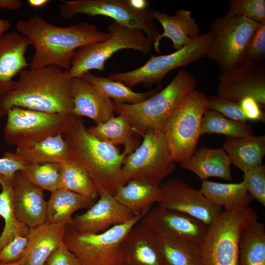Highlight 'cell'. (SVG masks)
Segmentation results:
<instances>
[{"label": "cell", "mask_w": 265, "mask_h": 265, "mask_svg": "<svg viewBox=\"0 0 265 265\" xmlns=\"http://www.w3.org/2000/svg\"><path fill=\"white\" fill-rule=\"evenodd\" d=\"M16 27L18 32L30 40L35 49L30 64L32 69L53 65L69 70L77 49L110 36L108 32L101 31L87 22L61 27L37 15L26 20H19Z\"/></svg>", "instance_id": "cell-1"}, {"label": "cell", "mask_w": 265, "mask_h": 265, "mask_svg": "<svg viewBox=\"0 0 265 265\" xmlns=\"http://www.w3.org/2000/svg\"><path fill=\"white\" fill-rule=\"evenodd\" d=\"M13 89L0 98V118L19 107L43 112L72 114L73 79L56 66L24 69Z\"/></svg>", "instance_id": "cell-2"}, {"label": "cell", "mask_w": 265, "mask_h": 265, "mask_svg": "<svg viewBox=\"0 0 265 265\" xmlns=\"http://www.w3.org/2000/svg\"><path fill=\"white\" fill-rule=\"evenodd\" d=\"M63 136L69 143L71 158L87 169L99 194L106 192L114 196L125 185L121 168L126 154L89 133L80 117L69 115Z\"/></svg>", "instance_id": "cell-3"}, {"label": "cell", "mask_w": 265, "mask_h": 265, "mask_svg": "<svg viewBox=\"0 0 265 265\" xmlns=\"http://www.w3.org/2000/svg\"><path fill=\"white\" fill-rule=\"evenodd\" d=\"M196 84L193 76L185 69L180 70L165 88L146 100L135 104L113 102L114 112L126 117L140 136L160 132L168 115Z\"/></svg>", "instance_id": "cell-4"}, {"label": "cell", "mask_w": 265, "mask_h": 265, "mask_svg": "<svg viewBox=\"0 0 265 265\" xmlns=\"http://www.w3.org/2000/svg\"><path fill=\"white\" fill-rule=\"evenodd\" d=\"M208 110L205 94L194 88L183 97L164 122L160 132L175 162L186 161L196 151L201 121Z\"/></svg>", "instance_id": "cell-5"}, {"label": "cell", "mask_w": 265, "mask_h": 265, "mask_svg": "<svg viewBox=\"0 0 265 265\" xmlns=\"http://www.w3.org/2000/svg\"><path fill=\"white\" fill-rule=\"evenodd\" d=\"M259 218L251 208L222 211L207 226L200 243L202 265H238V243L242 230Z\"/></svg>", "instance_id": "cell-6"}, {"label": "cell", "mask_w": 265, "mask_h": 265, "mask_svg": "<svg viewBox=\"0 0 265 265\" xmlns=\"http://www.w3.org/2000/svg\"><path fill=\"white\" fill-rule=\"evenodd\" d=\"M107 32L110 36L106 40L87 44L76 50L68 70L71 78L81 77L92 70L104 71L106 61L118 51L131 49L144 55L151 51V43L140 29L113 21L108 25Z\"/></svg>", "instance_id": "cell-7"}, {"label": "cell", "mask_w": 265, "mask_h": 265, "mask_svg": "<svg viewBox=\"0 0 265 265\" xmlns=\"http://www.w3.org/2000/svg\"><path fill=\"white\" fill-rule=\"evenodd\" d=\"M142 217L137 216L98 234L80 233L67 225L63 243L80 265H121L122 242Z\"/></svg>", "instance_id": "cell-8"}, {"label": "cell", "mask_w": 265, "mask_h": 265, "mask_svg": "<svg viewBox=\"0 0 265 265\" xmlns=\"http://www.w3.org/2000/svg\"><path fill=\"white\" fill-rule=\"evenodd\" d=\"M139 146L127 155L123 162L121 177L125 184L135 179L159 186L176 169L167 141L160 132L149 131Z\"/></svg>", "instance_id": "cell-9"}, {"label": "cell", "mask_w": 265, "mask_h": 265, "mask_svg": "<svg viewBox=\"0 0 265 265\" xmlns=\"http://www.w3.org/2000/svg\"><path fill=\"white\" fill-rule=\"evenodd\" d=\"M212 40L210 31L199 34L179 50L166 55H151L140 67L128 72L113 73L108 78L128 87L139 83L148 85L160 83L171 71L206 57Z\"/></svg>", "instance_id": "cell-10"}, {"label": "cell", "mask_w": 265, "mask_h": 265, "mask_svg": "<svg viewBox=\"0 0 265 265\" xmlns=\"http://www.w3.org/2000/svg\"><path fill=\"white\" fill-rule=\"evenodd\" d=\"M60 16L69 20L76 15L108 17L120 24L142 30L152 44L159 35L154 23L155 11L150 9L138 10L129 0H75L64 1L59 6Z\"/></svg>", "instance_id": "cell-11"}, {"label": "cell", "mask_w": 265, "mask_h": 265, "mask_svg": "<svg viewBox=\"0 0 265 265\" xmlns=\"http://www.w3.org/2000/svg\"><path fill=\"white\" fill-rule=\"evenodd\" d=\"M258 23L242 16H225L214 20L210 32L212 40L206 56L225 71L244 60L246 46Z\"/></svg>", "instance_id": "cell-12"}, {"label": "cell", "mask_w": 265, "mask_h": 265, "mask_svg": "<svg viewBox=\"0 0 265 265\" xmlns=\"http://www.w3.org/2000/svg\"><path fill=\"white\" fill-rule=\"evenodd\" d=\"M69 115L14 107L6 114L4 140L16 146L63 133Z\"/></svg>", "instance_id": "cell-13"}, {"label": "cell", "mask_w": 265, "mask_h": 265, "mask_svg": "<svg viewBox=\"0 0 265 265\" xmlns=\"http://www.w3.org/2000/svg\"><path fill=\"white\" fill-rule=\"evenodd\" d=\"M218 81V96L237 103L251 97L265 108V62L244 60L237 67L222 71Z\"/></svg>", "instance_id": "cell-14"}, {"label": "cell", "mask_w": 265, "mask_h": 265, "mask_svg": "<svg viewBox=\"0 0 265 265\" xmlns=\"http://www.w3.org/2000/svg\"><path fill=\"white\" fill-rule=\"evenodd\" d=\"M160 191L157 203L159 206L181 212L194 217L206 225L212 223L223 211L211 202L199 190L178 179L159 185Z\"/></svg>", "instance_id": "cell-15"}, {"label": "cell", "mask_w": 265, "mask_h": 265, "mask_svg": "<svg viewBox=\"0 0 265 265\" xmlns=\"http://www.w3.org/2000/svg\"><path fill=\"white\" fill-rule=\"evenodd\" d=\"M159 237L176 238L200 243L208 225L188 214L157 206L139 221Z\"/></svg>", "instance_id": "cell-16"}, {"label": "cell", "mask_w": 265, "mask_h": 265, "mask_svg": "<svg viewBox=\"0 0 265 265\" xmlns=\"http://www.w3.org/2000/svg\"><path fill=\"white\" fill-rule=\"evenodd\" d=\"M99 195L100 197L98 201L85 212L73 217L69 226L80 233L98 234L137 216L109 193L103 192Z\"/></svg>", "instance_id": "cell-17"}, {"label": "cell", "mask_w": 265, "mask_h": 265, "mask_svg": "<svg viewBox=\"0 0 265 265\" xmlns=\"http://www.w3.org/2000/svg\"><path fill=\"white\" fill-rule=\"evenodd\" d=\"M121 247L123 265H165L160 237L140 222L128 232Z\"/></svg>", "instance_id": "cell-18"}, {"label": "cell", "mask_w": 265, "mask_h": 265, "mask_svg": "<svg viewBox=\"0 0 265 265\" xmlns=\"http://www.w3.org/2000/svg\"><path fill=\"white\" fill-rule=\"evenodd\" d=\"M30 46V40L18 31L0 37V98L14 88V78L30 66L26 57Z\"/></svg>", "instance_id": "cell-19"}, {"label": "cell", "mask_w": 265, "mask_h": 265, "mask_svg": "<svg viewBox=\"0 0 265 265\" xmlns=\"http://www.w3.org/2000/svg\"><path fill=\"white\" fill-rule=\"evenodd\" d=\"M43 190L30 182L22 171L15 174L14 208L17 219L29 229L46 222L47 202Z\"/></svg>", "instance_id": "cell-20"}, {"label": "cell", "mask_w": 265, "mask_h": 265, "mask_svg": "<svg viewBox=\"0 0 265 265\" xmlns=\"http://www.w3.org/2000/svg\"><path fill=\"white\" fill-rule=\"evenodd\" d=\"M72 114L85 116L96 124L104 123L114 116V104L96 87L81 77L73 79Z\"/></svg>", "instance_id": "cell-21"}, {"label": "cell", "mask_w": 265, "mask_h": 265, "mask_svg": "<svg viewBox=\"0 0 265 265\" xmlns=\"http://www.w3.org/2000/svg\"><path fill=\"white\" fill-rule=\"evenodd\" d=\"M67 225L45 222L30 228L21 265H43L52 252L63 242Z\"/></svg>", "instance_id": "cell-22"}, {"label": "cell", "mask_w": 265, "mask_h": 265, "mask_svg": "<svg viewBox=\"0 0 265 265\" xmlns=\"http://www.w3.org/2000/svg\"><path fill=\"white\" fill-rule=\"evenodd\" d=\"M191 14L190 11L182 8L177 9L172 16L155 11V19L159 21L163 28V33L159 34L153 44L156 52H160V41L163 38H169L174 48L177 51L200 34L199 26Z\"/></svg>", "instance_id": "cell-23"}, {"label": "cell", "mask_w": 265, "mask_h": 265, "mask_svg": "<svg viewBox=\"0 0 265 265\" xmlns=\"http://www.w3.org/2000/svg\"><path fill=\"white\" fill-rule=\"evenodd\" d=\"M15 153L28 164L61 163L72 159L69 143L62 134L17 146Z\"/></svg>", "instance_id": "cell-24"}, {"label": "cell", "mask_w": 265, "mask_h": 265, "mask_svg": "<svg viewBox=\"0 0 265 265\" xmlns=\"http://www.w3.org/2000/svg\"><path fill=\"white\" fill-rule=\"evenodd\" d=\"M231 163L229 156L222 148L202 147L181 163V166L193 172L202 181L215 177L232 181Z\"/></svg>", "instance_id": "cell-25"}, {"label": "cell", "mask_w": 265, "mask_h": 265, "mask_svg": "<svg viewBox=\"0 0 265 265\" xmlns=\"http://www.w3.org/2000/svg\"><path fill=\"white\" fill-rule=\"evenodd\" d=\"M87 132L102 141L116 146L124 147L126 156L133 152L140 144V136L125 116H112L106 121L86 128Z\"/></svg>", "instance_id": "cell-26"}, {"label": "cell", "mask_w": 265, "mask_h": 265, "mask_svg": "<svg viewBox=\"0 0 265 265\" xmlns=\"http://www.w3.org/2000/svg\"><path fill=\"white\" fill-rule=\"evenodd\" d=\"M222 149L235 166L244 172L262 165L265 155V136H227Z\"/></svg>", "instance_id": "cell-27"}, {"label": "cell", "mask_w": 265, "mask_h": 265, "mask_svg": "<svg viewBox=\"0 0 265 265\" xmlns=\"http://www.w3.org/2000/svg\"><path fill=\"white\" fill-rule=\"evenodd\" d=\"M160 191L159 186L131 179L118 188L114 197L134 215L143 216L157 202Z\"/></svg>", "instance_id": "cell-28"}, {"label": "cell", "mask_w": 265, "mask_h": 265, "mask_svg": "<svg viewBox=\"0 0 265 265\" xmlns=\"http://www.w3.org/2000/svg\"><path fill=\"white\" fill-rule=\"evenodd\" d=\"M15 175H0V217L4 226L0 236V251L17 236H27L29 228L17 218L14 208V186Z\"/></svg>", "instance_id": "cell-29"}, {"label": "cell", "mask_w": 265, "mask_h": 265, "mask_svg": "<svg viewBox=\"0 0 265 265\" xmlns=\"http://www.w3.org/2000/svg\"><path fill=\"white\" fill-rule=\"evenodd\" d=\"M200 190L213 204L227 210L247 208L254 200L242 182L225 184L205 180L202 181Z\"/></svg>", "instance_id": "cell-30"}, {"label": "cell", "mask_w": 265, "mask_h": 265, "mask_svg": "<svg viewBox=\"0 0 265 265\" xmlns=\"http://www.w3.org/2000/svg\"><path fill=\"white\" fill-rule=\"evenodd\" d=\"M95 200L61 189L51 192L47 202L46 222L70 225L77 210L89 208Z\"/></svg>", "instance_id": "cell-31"}, {"label": "cell", "mask_w": 265, "mask_h": 265, "mask_svg": "<svg viewBox=\"0 0 265 265\" xmlns=\"http://www.w3.org/2000/svg\"><path fill=\"white\" fill-rule=\"evenodd\" d=\"M238 265H265V226L258 220L250 223L240 233Z\"/></svg>", "instance_id": "cell-32"}, {"label": "cell", "mask_w": 265, "mask_h": 265, "mask_svg": "<svg viewBox=\"0 0 265 265\" xmlns=\"http://www.w3.org/2000/svg\"><path fill=\"white\" fill-rule=\"evenodd\" d=\"M81 77L96 87L113 102L118 104L139 103L152 97L158 91V89H156L147 92H136L122 82L94 75L90 72L84 73Z\"/></svg>", "instance_id": "cell-33"}, {"label": "cell", "mask_w": 265, "mask_h": 265, "mask_svg": "<svg viewBox=\"0 0 265 265\" xmlns=\"http://www.w3.org/2000/svg\"><path fill=\"white\" fill-rule=\"evenodd\" d=\"M60 163L61 175L59 189L95 200L99 194L85 167L73 159Z\"/></svg>", "instance_id": "cell-34"}, {"label": "cell", "mask_w": 265, "mask_h": 265, "mask_svg": "<svg viewBox=\"0 0 265 265\" xmlns=\"http://www.w3.org/2000/svg\"><path fill=\"white\" fill-rule=\"evenodd\" d=\"M160 243L165 265H202L199 243L167 237Z\"/></svg>", "instance_id": "cell-35"}, {"label": "cell", "mask_w": 265, "mask_h": 265, "mask_svg": "<svg viewBox=\"0 0 265 265\" xmlns=\"http://www.w3.org/2000/svg\"><path fill=\"white\" fill-rule=\"evenodd\" d=\"M219 133L232 137L254 136L253 130L247 122L230 119L216 111L208 110L203 116L200 128L201 135Z\"/></svg>", "instance_id": "cell-36"}, {"label": "cell", "mask_w": 265, "mask_h": 265, "mask_svg": "<svg viewBox=\"0 0 265 265\" xmlns=\"http://www.w3.org/2000/svg\"><path fill=\"white\" fill-rule=\"evenodd\" d=\"M22 172L28 180L43 190L52 192L59 188L61 175L60 163L28 164Z\"/></svg>", "instance_id": "cell-37"}, {"label": "cell", "mask_w": 265, "mask_h": 265, "mask_svg": "<svg viewBox=\"0 0 265 265\" xmlns=\"http://www.w3.org/2000/svg\"><path fill=\"white\" fill-rule=\"evenodd\" d=\"M242 16L259 23L265 20V0H232L226 15Z\"/></svg>", "instance_id": "cell-38"}, {"label": "cell", "mask_w": 265, "mask_h": 265, "mask_svg": "<svg viewBox=\"0 0 265 265\" xmlns=\"http://www.w3.org/2000/svg\"><path fill=\"white\" fill-rule=\"evenodd\" d=\"M243 181L248 192L254 199L265 206V166L260 165L243 172Z\"/></svg>", "instance_id": "cell-39"}, {"label": "cell", "mask_w": 265, "mask_h": 265, "mask_svg": "<svg viewBox=\"0 0 265 265\" xmlns=\"http://www.w3.org/2000/svg\"><path fill=\"white\" fill-rule=\"evenodd\" d=\"M244 60L265 62V20L258 23L245 49Z\"/></svg>", "instance_id": "cell-40"}, {"label": "cell", "mask_w": 265, "mask_h": 265, "mask_svg": "<svg viewBox=\"0 0 265 265\" xmlns=\"http://www.w3.org/2000/svg\"><path fill=\"white\" fill-rule=\"evenodd\" d=\"M207 99L209 110L219 112L230 119L242 122L248 121L239 103L214 95H211Z\"/></svg>", "instance_id": "cell-41"}, {"label": "cell", "mask_w": 265, "mask_h": 265, "mask_svg": "<svg viewBox=\"0 0 265 265\" xmlns=\"http://www.w3.org/2000/svg\"><path fill=\"white\" fill-rule=\"evenodd\" d=\"M28 242L27 236H17L0 251V263L20 262L22 259Z\"/></svg>", "instance_id": "cell-42"}, {"label": "cell", "mask_w": 265, "mask_h": 265, "mask_svg": "<svg viewBox=\"0 0 265 265\" xmlns=\"http://www.w3.org/2000/svg\"><path fill=\"white\" fill-rule=\"evenodd\" d=\"M28 164L15 152L6 151L0 158V175L14 176L16 172L24 171Z\"/></svg>", "instance_id": "cell-43"}, {"label": "cell", "mask_w": 265, "mask_h": 265, "mask_svg": "<svg viewBox=\"0 0 265 265\" xmlns=\"http://www.w3.org/2000/svg\"><path fill=\"white\" fill-rule=\"evenodd\" d=\"M47 265H80L77 257L62 242L47 258Z\"/></svg>", "instance_id": "cell-44"}, {"label": "cell", "mask_w": 265, "mask_h": 265, "mask_svg": "<svg viewBox=\"0 0 265 265\" xmlns=\"http://www.w3.org/2000/svg\"><path fill=\"white\" fill-rule=\"evenodd\" d=\"M239 104L248 120L265 121V115L262 108L253 98L245 97Z\"/></svg>", "instance_id": "cell-45"}, {"label": "cell", "mask_w": 265, "mask_h": 265, "mask_svg": "<svg viewBox=\"0 0 265 265\" xmlns=\"http://www.w3.org/2000/svg\"><path fill=\"white\" fill-rule=\"evenodd\" d=\"M22 5L21 0H0V8L15 10L20 9Z\"/></svg>", "instance_id": "cell-46"}, {"label": "cell", "mask_w": 265, "mask_h": 265, "mask_svg": "<svg viewBox=\"0 0 265 265\" xmlns=\"http://www.w3.org/2000/svg\"><path fill=\"white\" fill-rule=\"evenodd\" d=\"M131 5L138 10L147 9L148 1L146 0H129Z\"/></svg>", "instance_id": "cell-47"}, {"label": "cell", "mask_w": 265, "mask_h": 265, "mask_svg": "<svg viewBox=\"0 0 265 265\" xmlns=\"http://www.w3.org/2000/svg\"><path fill=\"white\" fill-rule=\"evenodd\" d=\"M50 1L49 0H28L27 3L31 7L39 8L45 6Z\"/></svg>", "instance_id": "cell-48"}, {"label": "cell", "mask_w": 265, "mask_h": 265, "mask_svg": "<svg viewBox=\"0 0 265 265\" xmlns=\"http://www.w3.org/2000/svg\"><path fill=\"white\" fill-rule=\"evenodd\" d=\"M10 26L11 24L8 21L0 19V37L5 33V32L10 28Z\"/></svg>", "instance_id": "cell-49"}, {"label": "cell", "mask_w": 265, "mask_h": 265, "mask_svg": "<svg viewBox=\"0 0 265 265\" xmlns=\"http://www.w3.org/2000/svg\"><path fill=\"white\" fill-rule=\"evenodd\" d=\"M0 265H21L20 262L11 263H0Z\"/></svg>", "instance_id": "cell-50"}, {"label": "cell", "mask_w": 265, "mask_h": 265, "mask_svg": "<svg viewBox=\"0 0 265 265\" xmlns=\"http://www.w3.org/2000/svg\"><path fill=\"white\" fill-rule=\"evenodd\" d=\"M43 265H47L45 263Z\"/></svg>", "instance_id": "cell-51"}, {"label": "cell", "mask_w": 265, "mask_h": 265, "mask_svg": "<svg viewBox=\"0 0 265 265\" xmlns=\"http://www.w3.org/2000/svg\"><path fill=\"white\" fill-rule=\"evenodd\" d=\"M121 265H123V264Z\"/></svg>", "instance_id": "cell-52"}]
</instances>
